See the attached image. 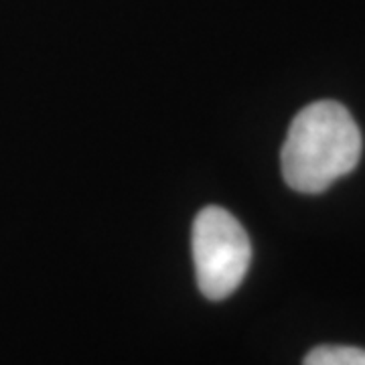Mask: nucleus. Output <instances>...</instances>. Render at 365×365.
I'll list each match as a JSON object with an SVG mask.
<instances>
[{"label":"nucleus","instance_id":"f257e3e1","mask_svg":"<svg viewBox=\"0 0 365 365\" xmlns=\"http://www.w3.org/2000/svg\"><path fill=\"white\" fill-rule=\"evenodd\" d=\"M361 132L349 110L321 100L302 108L282 144V177L290 189L317 195L351 173L361 158Z\"/></svg>","mask_w":365,"mask_h":365},{"label":"nucleus","instance_id":"f03ea898","mask_svg":"<svg viewBox=\"0 0 365 365\" xmlns=\"http://www.w3.org/2000/svg\"><path fill=\"white\" fill-rule=\"evenodd\" d=\"M193 260L197 287L205 299L232 297L252 262V244L244 225L223 207L201 209L193 222Z\"/></svg>","mask_w":365,"mask_h":365},{"label":"nucleus","instance_id":"7ed1b4c3","mask_svg":"<svg viewBox=\"0 0 365 365\" xmlns=\"http://www.w3.org/2000/svg\"><path fill=\"white\" fill-rule=\"evenodd\" d=\"M302 365H365V349L351 345H319L307 353Z\"/></svg>","mask_w":365,"mask_h":365}]
</instances>
